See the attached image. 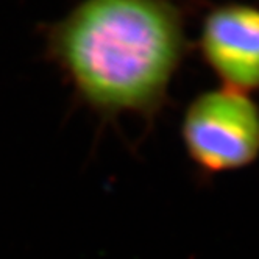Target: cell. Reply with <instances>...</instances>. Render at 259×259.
<instances>
[{
  "label": "cell",
  "instance_id": "6da1fadb",
  "mask_svg": "<svg viewBox=\"0 0 259 259\" xmlns=\"http://www.w3.org/2000/svg\"><path fill=\"white\" fill-rule=\"evenodd\" d=\"M42 39L75 102L102 122L158 116L188 47L177 0H78Z\"/></svg>",
  "mask_w": 259,
  "mask_h": 259
},
{
  "label": "cell",
  "instance_id": "7a4b0ae2",
  "mask_svg": "<svg viewBox=\"0 0 259 259\" xmlns=\"http://www.w3.org/2000/svg\"><path fill=\"white\" fill-rule=\"evenodd\" d=\"M181 138L201 174L244 169L259 156V105L228 88L206 91L184 111Z\"/></svg>",
  "mask_w": 259,
  "mask_h": 259
},
{
  "label": "cell",
  "instance_id": "3957f363",
  "mask_svg": "<svg viewBox=\"0 0 259 259\" xmlns=\"http://www.w3.org/2000/svg\"><path fill=\"white\" fill-rule=\"evenodd\" d=\"M200 52L224 88L251 94L259 91V8L222 4L203 19Z\"/></svg>",
  "mask_w": 259,
  "mask_h": 259
}]
</instances>
